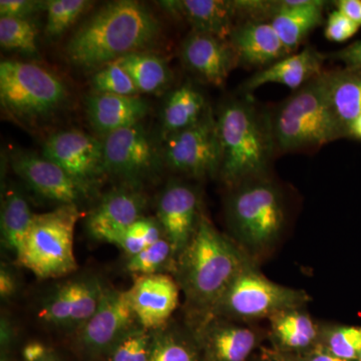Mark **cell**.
I'll return each mask as SVG.
<instances>
[{"mask_svg": "<svg viewBox=\"0 0 361 361\" xmlns=\"http://www.w3.org/2000/svg\"><path fill=\"white\" fill-rule=\"evenodd\" d=\"M330 58L341 61L345 66L361 68V42H353L341 51L334 52L330 54Z\"/></svg>", "mask_w": 361, "mask_h": 361, "instance_id": "obj_40", "label": "cell"}, {"mask_svg": "<svg viewBox=\"0 0 361 361\" xmlns=\"http://www.w3.org/2000/svg\"><path fill=\"white\" fill-rule=\"evenodd\" d=\"M271 334L276 350L285 353H301L315 348L322 331L310 315L293 308L270 317Z\"/></svg>", "mask_w": 361, "mask_h": 361, "instance_id": "obj_26", "label": "cell"}, {"mask_svg": "<svg viewBox=\"0 0 361 361\" xmlns=\"http://www.w3.org/2000/svg\"><path fill=\"white\" fill-rule=\"evenodd\" d=\"M153 342L154 331L139 324L118 339L104 358L106 361H149Z\"/></svg>", "mask_w": 361, "mask_h": 361, "instance_id": "obj_33", "label": "cell"}, {"mask_svg": "<svg viewBox=\"0 0 361 361\" xmlns=\"http://www.w3.org/2000/svg\"><path fill=\"white\" fill-rule=\"evenodd\" d=\"M94 94H116V96H140L129 73L116 61L102 66L94 71L90 80Z\"/></svg>", "mask_w": 361, "mask_h": 361, "instance_id": "obj_35", "label": "cell"}, {"mask_svg": "<svg viewBox=\"0 0 361 361\" xmlns=\"http://www.w3.org/2000/svg\"><path fill=\"white\" fill-rule=\"evenodd\" d=\"M128 294L137 322L149 331L164 329L179 304V285L164 273L137 277Z\"/></svg>", "mask_w": 361, "mask_h": 361, "instance_id": "obj_18", "label": "cell"}, {"mask_svg": "<svg viewBox=\"0 0 361 361\" xmlns=\"http://www.w3.org/2000/svg\"><path fill=\"white\" fill-rule=\"evenodd\" d=\"M14 332L13 325L6 317L1 318L0 323V341H1V353H6L7 349L13 346Z\"/></svg>", "mask_w": 361, "mask_h": 361, "instance_id": "obj_44", "label": "cell"}, {"mask_svg": "<svg viewBox=\"0 0 361 361\" xmlns=\"http://www.w3.org/2000/svg\"><path fill=\"white\" fill-rule=\"evenodd\" d=\"M11 167L32 191L45 200L61 205H78L87 197L84 190L56 163L30 152H18Z\"/></svg>", "mask_w": 361, "mask_h": 361, "instance_id": "obj_16", "label": "cell"}, {"mask_svg": "<svg viewBox=\"0 0 361 361\" xmlns=\"http://www.w3.org/2000/svg\"><path fill=\"white\" fill-rule=\"evenodd\" d=\"M147 196L142 187L121 184L106 192L90 210L87 229L92 238L106 242L145 217Z\"/></svg>", "mask_w": 361, "mask_h": 361, "instance_id": "obj_15", "label": "cell"}, {"mask_svg": "<svg viewBox=\"0 0 361 361\" xmlns=\"http://www.w3.org/2000/svg\"><path fill=\"white\" fill-rule=\"evenodd\" d=\"M239 66L263 70L291 54L269 21L240 20L229 37Z\"/></svg>", "mask_w": 361, "mask_h": 361, "instance_id": "obj_20", "label": "cell"}, {"mask_svg": "<svg viewBox=\"0 0 361 361\" xmlns=\"http://www.w3.org/2000/svg\"><path fill=\"white\" fill-rule=\"evenodd\" d=\"M201 361H248L258 344L254 330L227 322H210L197 336Z\"/></svg>", "mask_w": 361, "mask_h": 361, "instance_id": "obj_23", "label": "cell"}, {"mask_svg": "<svg viewBox=\"0 0 361 361\" xmlns=\"http://www.w3.org/2000/svg\"><path fill=\"white\" fill-rule=\"evenodd\" d=\"M326 4L322 0H279L269 23L290 54L322 25Z\"/></svg>", "mask_w": 361, "mask_h": 361, "instance_id": "obj_24", "label": "cell"}, {"mask_svg": "<svg viewBox=\"0 0 361 361\" xmlns=\"http://www.w3.org/2000/svg\"><path fill=\"white\" fill-rule=\"evenodd\" d=\"M18 289V281L13 271L6 265H1L0 269V296L2 299H8L16 294Z\"/></svg>", "mask_w": 361, "mask_h": 361, "instance_id": "obj_41", "label": "cell"}, {"mask_svg": "<svg viewBox=\"0 0 361 361\" xmlns=\"http://www.w3.org/2000/svg\"><path fill=\"white\" fill-rule=\"evenodd\" d=\"M357 361H361V355H360V357H358Z\"/></svg>", "mask_w": 361, "mask_h": 361, "instance_id": "obj_48", "label": "cell"}, {"mask_svg": "<svg viewBox=\"0 0 361 361\" xmlns=\"http://www.w3.org/2000/svg\"><path fill=\"white\" fill-rule=\"evenodd\" d=\"M177 262L178 281L188 303L211 313L248 264L239 249L204 214L193 238Z\"/></svg>", "mask_w": 361, "mask_h": 361, "instance_id": "obj_3", "label": "cell"}, {"mask_svg": "<svg viewBox=\"0 0 361 361\" xmlns=\"http://www.w3.org/2000/svg\"><path fill=\"white\" fill-rule=\"evenodd\" d=\"M164 11L184 20L196 32L229 40L238 23L234 0H168L158 2Z\"/></svg>", "mask_w": 361, "mask_h": 361, "instance_id": "obj_19", "label": "cell"}, {"mask_svg": "<svg viewBox=\"0 0 361 361\" xmlns=\"http://www.w3.org/2000/svg\"><path fill=\"white\" fill-rule=\"evenodd\" d=\"M103 145L106 176L122 184L142 187L165 165L161 149L142 123L104 135Z\"/></svg>", "mask_w": 361, "mask_h": 361, "instance_id": "obj_9", "label": "cell"}, {"mask_svg": "<svg viewBox=\"0 0 361 361\" xmlns=\"http://www.w3.org/2000/svg\"><path fill=\"white\" fill-rule=\"evenodd\" d=\"M0 44L2 49L35 56L39 52L37 26L30 20L0 18Z\"/></svg>", "mask_w": 361, "mask_h": 361, "instance_id": "obj_32", "label": "cell"}, {"mask_svg": "<svg viewBox=\"0 0 361 361\" xmlns=\"http://www.w3.org/2000/svg\"><path fill=\"white\" fill-rule=\"evenodd\" d=\"M310 299L304 291L270 281L248 263L230 285L212 314L243 319L270 318L281 311L301 307Z\"/></svg>", "mask_w": 361, "mask_h": 361, "instance_id": "obj_8", "label": "cell"}, {"mask_svg": "<svg viewBox=\"0 0 361 361\" xmlns=\"http://www.w3.org/2000/svg\"><path fill=\"white\" fill-rule=\"evenodd\" d=\"M334 6L361 27V0H337Z\"/></svg>", "mask_w": 361, "mask_h": 361, "instance_id": "obj_42", "label": "cell"}, {"mask_svg": "<svg viewBox=\"0 0 361 361\" xmlns=\"http://www.w3.org/2000/svg\"><path fill=\"white\" fill-rule=\"evenodd\" d=\"M329 56L314 47H307L298 54H291L276 63L257 71L244 82L245 92L268 84L283 85L297 90L323 73V65Z\"/></svg>", "mask_w": 361, "mask_h": 361, "instance_id": "obj_21", "label": "cell"}, {"mask_svg": "<svg viewBox=\"0 0 361 361\" xmlns=\"http://www.w3.org/2000/svg\"><path fill=\"white\" fill-rule=\"evenodd\" d=\"M324 71L271 111L277 154L319 148L348 137L330 104Z\"/></svg>", "mask_w": 361, "mask_h": 361, "instance_id": "obj_4", "label": "cell"}, {"mask_svg": "<svg viewBox=\"0 0 361 361\" xmlns=\"http://www.w3.org/2000/svg\"><path fill=\"white\" fill-rule=\"evenodd\" d=\"M201 215L196 190L180 180H170L159 197L156 219L176 258L193 238Z\"/></svg>", "mask_w": 361, "mask_h": 361, "instance_id": "obj_14", "label": "cell"}, {"mask_svg": "<svg viewBox=\"0 0 361 361\" xmlns=\"http://www.w3.org/2000/svg\"><path fill=\"white\" fill-rule=\"evenodd\" d=\"M180 58L190 73L213 87L225 85L230 73L239 66L229 40L191 30L183 42Z\"/></svg>", "mask_w": 361, "mask_h": 361, "instance_id": "obj_17", "label": "cell"}, {"mask_svg": "<svg viewBox=\"0 0 361 361\" xmlns=\"http://www.w3.org/2000/svg\"><path fill=\"white\" fill-rule=\"evenodd\" d=\"M210 109L205 96L191 82L172 90L161 109V140L192 127Z\"/></svg>", "mask_w": 361, "mask_h": 361, "instance_id": "obj_25", "label": "cell"}, {"mask_svg": "<svg viewBox=\"0 0 361 361\" xmlns=\"http://www.w3.org/2000/svg\"><path fill=\"white\" fill-rule=\"evenodd\" d=\"M139 325L128 290L106 286L97 310L78 330V342L85 355L104 357L118 339Z\"/></svg>", "mask_w": 361, "mask_h": 361, "instance_id": "obj_12", "label": "cell"}, {"mask_svg": "<svg viewBox=\"0 0 361 361\" xmlns=\"http://www.w3.org/2000/svg\"><path fill=\"white\" fill-rule=\"evenodd\" d=\"M216 121L221 180L233 188L265 177L277 154L270 113L259 108L245 92L244 97L229 99L221 104Z\"/></svg>", "mask_w": 361, "mask_h": 361, "instance_id": "obj_2", "label": "cell"}, {"mask_svg": "<svg viewBox=\"0 0 361 361\" xmlns=\"http://www.w3.org/2000/svg\"><path fill=\"white\" fill-rule=\"evenodd\" d=\"M348 137L361 141V114L357 118L349 125L348 129Z\"/></svg>", "mask_w": 361, "mask_h": 361, "instance_id": "obj_45", "label": "cell"}, {"mask_svg": "<svg viewBox=\"0 0 361 361\" xmlns=\"http://www.w3.org/2000/svg\"><path fill=\"white\" fill-rule=\"evenodd\" d=\"M174 258V252L170 242L166 237H163L156 243L146 247L137 255L129 257L126 269L128 272L139 276L159 274L161 273L160 271L165 269Z\"/></svg>", "mask_w": 361, "mask_h": 361, "instance_id": "obj_36", "label": "cell"}, {"mask_svg": "<svg viewBox=\"0 0 361 361\" xmlns=\"http://www.w3.org/2000/svg\"><path fill=\"white\" fill-rule=\"evenodd\" d=\"M92 6L87 0H47L44 4L47 13L45 33L49 39H56L77 23Z\"/></svg>", "mask_w": 361, "mask_h": 361, "instance_id": "obj_31", "label": "cell"}, {"mask_svg": "<svg viewBox=\"0 0 361 361\" xmlns=\"http://www.w3.org/2000/svg\"><path fill=\"white\" fill-rule=\"evenodd\" d=\"M104 287L94 276L66 282L45 298L39 317L54 326L78 330L97 310Z\"/></svg>", "mask_w": 361, "mask_h": 361, "instance_id": "obj_13", "label": "cell"}, {"mask_svg": "<svg viewBox=\"0 0 361 361\" xmlns=\"http://www.w3.org/2000/svg\"><path fill=\"white\" fill-rule=\"evenodd\" d=\"M227 202L228 222L236 236L252 248L275 241L285 224L283 197L267 177L231 188Z\"/></svg>", "mask_w": 361, "mask_h": 361, "instance_id": "obj_6", "label": "cell"}, {"mask_svg": "<svg viewBox=\"0 0 361 361\" xmlns=\"http://www.w3.org/2000/svg\"><path fill=\"white\" fill-rule=\"evenodd\" d=\"M360 30L357 23L336 8L327 18L324 35L330 42H344L355 37Z\"/></svg>", "mask_w": 361, "mask_h": 361, "instance_id": "obj_37", "label": "cell"}, {"mask_svg": "<svg viewBox=\"0 0 361 361\" xmlns=\"http://www.w3.org/2000/svg\"><path fill=\"white\" fill-rule=\"evenodd\" d=\"M35 214L20 190H7L2 200L0 218L2 245L7 250L18 254L30 231Z\"/></svg>", "mask_w": 361, "mask_h": 361, "instance_id": "obj_29", "label": "cell"}, {"mask_svg": "<svg viewBox=\"0 0 361 361\" xmlns=\"http://www.w3.org/2000/svg\"><path fill=\"white\" fill-rule=\"evenodd\" d=\"M42 361H63V360H61V357H59L56 353L51 351V353H49V355H47V357L44 358V360Z\"/></svg>", "mask_w": 361, "mask_h": 361, "instance_id": "obj_47", "label": "cell"}, {"mask_svg": "<svg viewBox=\"0 0 361 361\" xmlns=\"http://www.w3.org/2000/svg\"><path fill=\"white\" fill-rule=\"evenodd\" d=\"M44 4L39 0H1L0 18L28 20L33 14L44 11Z\"/></svg>", "mask_w": 361, "mask_h": 361, "instance_id": "obj_38", "label": "cell"}, {"mask_svg": "<svg viewBox=\"0 0 361 361\" xmlns=\"http://www.w3.org/2000/svg\"><path fill=\"white\" fill-rule=\"evenodd\" d=\"M258 361H284L280 357L279 355L275 350L265 351L264 355Z\"/></svg>", "mask_w": 361, "mask_h": 361, "instance_id": "obj_46", "label": "cell"}, {"mask_svg": "<svg viewBox=\"0 0 361 361\" xmlns=\"http://www.w3.org/2000/svg\"><path fill=\"white\" fill-rule=\"evenodd\" d=\"M163 142L164 164L174 172L195 179L219 175L220 142L212 109L198 123Z\"/></svg>", "mask_w": 361, "mask_h": 361, "instance_id": "obj_10", "label": "cell"}, {"mask_svg": "<svg viewBox=\"0 0 361 361\" xmlns=\"http://www.w3.org/2000/svg\"><path fill=\"white\" fill-rule=\"evenodd\" d=\"M42 156L63 169L87 195L106 176L103 140L82 130H61L49 135Z\"/></svg>", "mask_w": 361, "mask_h": 361, "instance_id": "obj_11", "label": "cell"}, {"mask_svg": "<svg viewBox=\"0 0 361 361\" xmlns=\"http://www.w3.org/2000/svg\"><path fill=\"white\" fill-rule=\"evenodd\" d=\"M116 63L129 73L140 94H161L172 82L173 73L167 61L155 54L135 52L118 59Z\"/></svg>", "mask_w": 361, "mask_h": 361, "instance_id": "obj_28", "label": "cell"}, {"mask_svg": "<svg viewBox=\"0 0 361 361\" xmlns=\"http://www.w3.org/2000/svg\"><path fill=\"white\" fill-rule=\"evenodd\" d=\"M161 32L155 14L139 1L109 2L78 27L65 47L71 65L97 71L123 56L144 51Z\"/></svg>", "mask_w": 361, "mask_h": 361, "instance_id": "obj_1", "label": "cell"}, {"mask_svg": "<svg viewBox=\"0 0 361 361\" xmlns=\"http://www.w3.org/2000/svg\"><path fill=\"white\" fill-rule=\"evenodd\" d=\"M66 92L65 85L42 66L18 61L0 63L2 108L23 122L54 115L65 103Z\"/></svg>", "mask_w": 361, "mask_h": 361, "instance_id": "obj_7", "label": "cell"}, {"mask_svg": "<svg viewBox=\"0 0 361 361\" xmlns=\"http://www.w3.org/2000/svg\"><path fill=\"white\" fill-rule=\"evenodd\" d=\"M149 361H201L198 341L177 331L161 329L154 331L153 349Z\"/></svg>", "mask_w": 361, "mask_h": 361, "instance_id": "obj_30", "label": "cell"}, {"mask_svg": "<svg viewBox=\"0 0 361 361\" xmlns=\"http://www.w3.org/2000/svg\"><path fill=\"white\" fill-rule=\"evenodd\" d=\"M324 77L330 104L348 134L349 125L361 114V68L344 66L324 71Z\"/></svg>", "mask_w": 361, "mask_h": 361, "instance_id": "obj_27", "label": "cell"}, {"mask_svg": "<svg viewBox=\"0 0 361 361\" xmlns=\"http://www.w3.org/2000/svg\"><path fill=\"white\" fill-rule=\"evenodd\" d=\"M318 346L336 357L357 361L361 355V327L341 326L324 330Z\"/></svg>", "mask_w": 361, "mask_h": 361, "instance_id": "obj_34", "label": "cell"}, {"mask_svg": "<svg viewBox=\"0 0 361 361\" xmlns=\"http://www.w3.org/2000/svg\"><path fill=\"white\" fill-rule=\"evenodd\" d=\"M274 350L284 361H348L330 355L320 346H316L315 348L301 353H285L276 349Z\"/></svg>", "mask_w": 361, "mask_h": 361, "instance_id": "obj_39", "label": "cell"}, {"mask_svg": "<svg viewBox=\"0 0 361 361\" xmlns=\"http://www.w3.org/2000/svg\"><path fill=\"white\" fill-rule=\"evenodd\" d=\"M80 212L78 205H61L35 214L16 262L35 277L47 280L66 276L78 268L73 250L75 229Z\"/></svg>", "mask_w": 361, "mask_h": 361, "instance_id": "obj_5", "label": "cell"}, {"mask_svg": "<svg viewBox=\"0 0 361 361\" xmlns=\"http://www.w3.org/2000/svg\"><path fill=\"white\" fill-rule=\"evenodd\" d=\"M49 353L51 350L42 342H28L23 349V358L25 361H42Z\"/></svg>", "mask_w": 361, "mask_h": 361, "instance_id": "obj_43", "label": "cell"}, {"mask_svg": "<svg viewBox=\"0 0 361 361\" xmlns=\"http://www.w3.org/2000/svg\"><path fill=\"white\" fill-rule=\"evenodd\" d=\"M149 104L141 96L94 94L85 99V113L92 129L104 135L142 122Z\"/></svg>", "mask_w": 361, "mask_h": 361, "instance_id": "obj_22", "label": "cell"}]
</instances>
